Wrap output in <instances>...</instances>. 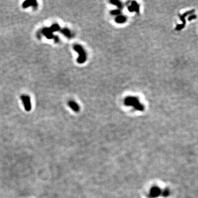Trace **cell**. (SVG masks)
Here are the masks:
<instances>
[{"mask_svg":"<svg viewBox=\"0 0 198 198\" xmlns=\"http://www.w3.org/2000/svg\"><path fill=\"white\" fill-rule=\"evenodd\" d=\"M74 49L78 52L79 56L78 59V62L79 63H83L86 60V54L83 47L80 45H76L74 46Z\"/></svg>","mask_w":198,"mask_h":198,"instance_id":"cell-2","label":"cell"},{"mask_svg":"<svg viewBox=\"0 0 198 198\" xmlns=\"http://www.w3.org/2000/svg\"><path fill=\"white\" fill-rule=\"evenodd\" d=\"M126 17H124V16H119L117 17L116 19V21L119 23H124V22H126Z\"/></svg>","mask_w":198,"mask_h":198,"instance_id":"cell-10","label":"cell"},{"mask_svg":"<svg viewBox=\"0 0 198 198\" xmlns=\"http://www.w3.org/2000/svg\"><path fill=\"white\" fill-rule=\"evenodd\" d=\"M51 29V30L53 31V33L54 32H55V31H58V30H60V26H59V24H54V25H52L51 27L49 28Z\"/></svg>","mask_w":198,"mask_h":198,"instance_id":"cell-12","label":"cell"},{"mask_svg":"<svg viewBox=\"0 0 198 198\" xmlns=\"http://www.w3.org/2000/svg\"><path fill=\"white\" fill-rule=\"evenodd\" d=\"M162 190L158 186H154L150 189L149 193L148 194V198H157L161 195Z\"/></svg>","mask_w":198,"mask_h":198,"instance_id":"cell-3","label":"cell"},{"mask_svg":"<svg viewBox=\"0 0 198 198\" xmlns=\"http://www.w3.org/2000/svg\"><path fill=\"white\" fill-rule=\"evenodd\" d=\"M125 104L127 106H132L140 111L144 110V107L139 103L138 99L135 97H128L125 100Z\"/></svg>","mask_w":198,"mask_h":198,"instance_id":"cell-1","label":"cell"},{"mask_svg":"<svg viewBox=\"0 0 198 198\" xmlns=\"http://www.w3.org/2000/svg\"><path fill=\"white\" fill-rule=\"evenodd\" d=\"M37 6H38V5H37V1H35V0H28V1H25L22 5L23 7L24 8L29 7V6H33L34 8H36L37 7Z\"/></svg>","mask_w":198,"mask_h":198,"instance_id":"cell-5","label":"cell"},{"mask_svg":"<svg viewBox=\"0 0 198 198\" xmlns=\"http://www.w3.org/2000/svg\"><path fill=\"white\" fill-rule=\"evenodd\" d=\"M20 98L23 101V104H24L25 110L27 111H30L31 109V104L30 97L28 95H23L20 96Z\"/></svg>","mask_w":198,"mask_h":198,"instance_id":"cell-4","label":"cell"},{"mask_svg":"<svg viewBox=\"0 0 198 198\" xmlns=\"http://www.w3.org/2000/svg\"><path fill=\"white\" fill-rule=\"evenodd\" d=\"M61 33L65 35L66 36L68 37H72L71 32L69 30H68V29H66V28L63 29H62V30H61Z\"/></svg>","mask_w":198,"mask_h":198,"instance_id":"cell-9","label":"cell"},{"mask_svg":"<svg viewBox=\"0 0 198 198\" xmlns=\"http://www.w3.org/2000/svg\"><path fill=\"white\" fill-rule=\"evenodd\" d=\"M54 38L55 42H58L59 41V37H58L57 36H54Z\"/></svg>","mask_w":198,"mask_h":198,"instance_id":"cell-15","label":"cell"},{"mask_svg":"<svg viewBox=\"0 0 198 198\" xmlns=\"http://www.w3.org/2000/svg\"><path fill=\"white\" fill-rule=\"evenodd\" d=\"M170 190H169V189L167 188H166V189H164L163 190H162L161 195L163 197H168L169 195H170Z\"/></svg>","mask_w":198,"mask_h":198,"instance_id":"cell-11","label":"cell"},{"mask_svg":"<svg viewBox=\"0 0 198 198\" xmlns=\"http://www.w3.org/2000/svg\"><path fill=\"white\" fill-rule=\"evenodd\" d=\"M128 10L130 12H134L135 11L136 12H139V7L138 5L134 1H133L132 3V5L130 7H129Z\"/></svg>","mask_w":198,"mask_h":198,"instance_id":"cell-8","label":"cell"},{"mask_svg":"<svg viewBox=\"0 0 198 198\" xmlns=\"http://www.w3.org/2000/svg\"><path fill=\"white\" fill-rule=\"evenodd\" d=\"M111 3H112V4L117 6L119 8V10H121L122 8V4H121V2H119L118 1H116V0H114V1H111Z\"/></svg>","mask_w":198,"mask_h":198,"instance_id":"cell-13","label":"cell"},{"mask_svg":"<svg viewBox=\"0 0 198 198\" xmlns=\"http://www.w3.org/2000/svg\"><path fill=\"white\" fill-rule=\"evenodd\" d=\"M42 33L44 35L47 39H53L54 37V36L53 35V31L51 30V29L49 28H43L42 30Z\"/></svg>","mask_w":198,"mask_h":198,"instance_id":"cell-6","label":"cell"},{"mask_svg":"<svg viewBox=\"0 0 198 198\" xmlns=\"http://www.w3.org/2000/svg\"><path fill=\"white\" fill-rule=\"evenodd\" d=\"M120 13H121V12L119 10H115V11H112V12H111V13L112 14H113V15H115H115H117V14H119Z\"/></svg>","mask_w":198,"mask_h":198,"instance_id":"cell-14","label":"cell"},{"mask_svg":"<svg viewBox=\"0 0 198 198\" xmlns=\"http://www.w3.org/2000/svg\"><path fill=\"white\" fill-rule=\"evenodd\" d=\"M68 105L69 107L75 112H78L80 110V107L78 105L73 101H69L68 103Z\"/></svg>","mask_w":198,"mask_h":198,"instance_id":"cell-7","label":"cell"}]
</instances>
